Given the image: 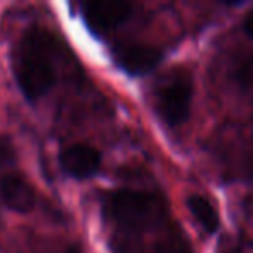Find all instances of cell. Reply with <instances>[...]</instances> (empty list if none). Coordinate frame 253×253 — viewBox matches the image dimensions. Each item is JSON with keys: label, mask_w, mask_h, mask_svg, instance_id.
Returning a JSON list of instances; mask_svg holds the SVG:
<instances>
[{"label": "cell", "mask_w": 253, "mask_h": 253, "mask_svg": "<svg viewBox=\"0 0 253 253\" xmlns=\"http://www.w3.org/2000/svg\"><path fill=\"white\" fill-rule=\"evenodd\" d=\"M16 78L30 101L43 97L52 88L56 73L47 56V42L42 33L32 32L25 37L16 64Z\"/></svg>", "instance_id": "1"}, {"label": "cell", "mask_w": 253, "mask_h": 253, "mask_svg": "<svg viewBox=\"0 0 253 253\" xmlns=\"http://www.w3.org/2000/svg\"><path fill=\"white\" fill-rule=\"evenodd\" d=\"M106 207L116 222L130 229L146 227L162 213V205L156 196L128 189L113 193L108 198Z\"/></svg>", "instance_id": "2"}, {"label": "cell", "mask_w": 253, "mask_h": 253, "mask_svg": "<svg viewBox=\"0 0 253 253\" xmlns=\"http://www.w3.org/2000/svg\"><path fill=\"white\" fill-rule=\"evenodd\" d=\"M193 101V85L187 78H173L158 92V113L172 126L186 122Z\"/></svg>", "instance_id": "3"}, {"label": "cell", "mask_w": 253, "mask_h": 253, "mask_svg": "<svg viewBox=\"0 0 253 253\" xmlns=\"http://www.w3.org/2000/svg\"><path fill=\"white\" fill-rule=\"evenodd\" d=\"M132 7L126 2L108 0V2H90L84 7V16L92 30H111L130 18Z\"/></svg>", "instance_id": "4"}, {"label": "cell", "mask_w": 253, "mask_h": 253, "mask_svg": "<svg viewBox=\"0 0 253 253\" xmlns=\"http://www.w3.org/2000/svg\"><path fill=\"white\" fill-rule=\"evenodd\" d=\"M61 167L75 179H87L101 167V155L95 148L87 144H75L61 153Z\"/></svg>", "instance_id": "5"}, {"label": "cell", "mask_w": 253, "mask_h": 253, "mask_svg": "<svg viewBox=\"0 0 253 253\" xmlns=\"http://www.w3.org/2000/svg\"><path fill=\"white\" fill-rule=\"evenodd\" d=\"M0 196L7 208L19 213H28L35 207V191L28 180L19 175H5L0 180Z\"/></svg>", "instance_id": "6"}, {"label": "cell", "mask_w": 253, "mask_h": 253, "mask_svg": "<svg viewBox=\"0 0 253 253\" xmlns=\"http://www.w3.org/2000/svg\"><path fill=\"white\" fill-rule=\"evenodd\" d=\"M118 64L130 75L149 73L162 61V52L149 45H128L116 52Z\"/></svg>", "instance_id": "7"}, {"label": "cell", "mask_w": 253, "mask_h": 253, "mask_svg": "<svg viewBox=\"0 0 253 253\" xmlns=\"http://www.w3.org/2000/svg\"><path fill=\"white\" fill-rule=\"evenodd\" d=\"M187 208L193 213V217L203 225V229L207 232H215L220 225V218L215 210V207L207 200V198L200 196V194H194V196L187 198Z\"/></svg>", "instance_id": "8"}, {"label": "cell", "mask_w": 253, "mask_h": 253, "mask_svg": "<svg viewBox=\"0 0 253 253\" xmlns=\"http://www.w3.org/2000/svg\"><path fill=\"white\" fill-rule=\"evenodd\" d=\"M14 158H16V155H14L12 144L5 137H0V167L11 165V163L14 162Z\"/></svg>", "instance_id": "9"}, {"label": "cell", "mask_w": 253, "mask_h": 253, "mask_svg": "<svg viewBox=\"0 0 253 253\" xmlns=\"http://www.w3.org/2000/svg\"><path fill=\"white\" fill-rule=\"evenodd\" d=\"M245 30H246V33H248V35L253 39V11L250 12L248 16H246V19H245Z\"/></svg>", "instance_id": "10"}]
</instances>
